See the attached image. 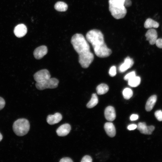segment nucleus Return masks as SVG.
Returning <instances> with one entry per match:
<instances>
[{"label":"nucleus","mask_w":162,"mask_h":162,"mask_svg":"<svg viewBox=\"0 0 162 162\" xmlns=\"http://www.w3.org/2000/svg\"><path fill=\"white\" fill-rule=\"evenodd\" d=\"M138 116L137 114H133L130 117L131 121H135L137 120L138 118Z\"/></svg>","instance_id":"31"},{"label":"nucleus","mask_w":162,"mask_h":162,"mask_svg":"<svg viewBox=\"0 0 162 162\" xmlns=\"http://www.w3.org/2000/svg\"><path fill=\"white\" fill-rule=\"evenodd\" d=\"M92 159L91 157L88 155H85L82 158L81 162H92Z\"/></svg>","instance_id":"26"},{"label":"nucleus","mask_w":162,"mask_h":162,"mask_svg":"<svg viewBox=\"0 0 162 162\" xmlns=\"http://www.w3.org/2000/svg\"><path fill=\"white\" fill-rule=\"evenodd\" d=\"M98 102V96L95 93H93L92 94L91 98L90 100L86 105L88 108H91L96 106Z\"/></svg>","instance_id":"19"},{"label":"nucleus","mask_w":162,"mask_h":162,"mask_svg":"<svg viewBox=\"0 0 162 162\" xmlns=\"http://www.w3.org/2000/svg\"><path fill=\"white\" fill-rule=\"evenodd\" d=\"M109 73L110 76L112 77L115 76L116 74V67L115 66H112L110 69Z\"/></svg>","instance_id":"25"},{"label":"nucleus","mask_w":162,"mask_h":162,"mask_svg":"<svg viewBox=\"0 0 162 162\" xmlns=\"http://www.w3.org/2000/svg\"><path fill=\"white\" fill-rule=\"evenodd\" d=\"M30 124L28 120L25 118L19 119L14 123L13 129L15 134L19 136L26 135L30 129Z\"/></svg>","instance_id":"4"},{"label":"nucleus","mask_w":162,"mask_h":162,"mask_svg":"<svg viewBox=\"0 0 162 162\" xmlns=\"http://www.w3.org/2000/svg\"><path fill=\"white\" fill-rule=\"evenodd\" d=\"M106 119L108 121H112L116 118V113L114 107L111 106L107 107L104 111Z\"/></svg>","instance_id":"11"},{"label":"nucleus","mask_w":162,"mask_h":162,"mask_svg":"<svg viewBox=\"0 0 162 162\" xmlns=\"http://www.w3.org/2000/svg\"><path fill=\"white\" fill-rule=\"evenodd\" d=\"M87 40L91 44L96 55L100 58H106L112 53V51L105 43L104 35L99 30L89 31L86 35Z\"/></svg>","instance_id":"2"},{"label":"nucleus","mask_w":162,"mask_h":162,"mask_svg":"<svg viewBox=\"0 0 162 162\" xmlns=\"http://www.w3.org/2000/svg\"><path fill=\"white\" fill-rule=\"evenodd\" d=\"M71 43L79 55V62L82 67H88L94 60V56L90 51L88 41L82 34L76 33L72 37Z\"/></svg>","instance_id":"1"},{"label":"nucleus","mask_w":162,"mask_h":162,"mask_svg":"<svg viewBox=\"0 0 162 162\" xmlns=\"http://www.w3.org/2000/svg\"><path fill=\"white\" fill-rule=\"evenodd\" d=\"M27 32V28L24 24H21L17 25L15 28L14 33L15 35L18 38H21L24 36Z\"/></svg>","instance_id":"13"},{"label":"nucleus","mask_w":162,"mask_h":162,"mask_svg":"<svg viewBox=\"0 0 162 162\" xmlns=\"http://www.w3.org/2000/svg\"><path fill=\"white\" fill-rule=\"evenodd\" d=\"M136 73L135 71H131L126 74L124 77V79L128 81L130 79L136 76Z\"/></svg>","instance_id":"23"},{"label":"nucleus","mask_w":162,"mask_h":162,"mask_svg":"<svg viewBox=\"0 0 162 162\" xmlns=\"http://www.w3.org/2000/svg\"><path fill=\"white\" fill-rule=\"evenodd\" d=\"M71 129L70 125L66 123L60 126L57 129L56 132L58 136H64L69 133Z\"/></svg>","instance_id":"12"},{"label":"nucleus","mask_w":162,"mask_h":162,"mask_svg":"<svg viewBox=\"0 0 162 162\" xmlns=\"http://www.w3.org/2000/svg\"><path fill=\"white\" fill-rule=\"evenodd\" d=\"M134 64L133 59L129 57H127L125 58L124 62L119 66L118 70L121 73L124 72L131 68Z\"/></svg>","instance_id":"10"},{"label":"nucleus","mask_w":162,"mask_h":162,"mask_svg":"<svg viewBox=\"0 0 162 162\" xmlns=\"http://www.w3.org/2000/svg\"><path fill=\"white\" fill-rule=\"evenodd\" d=\"M157 99V97L155 95L151 96L148 99L145 106V109L146 111H150L152 109L156 103Z\"/></svg>","instance_id":"16"},{"label":"nucleus","mask_w":162,"mask_h":162,"mask_svg":"<svg viewBox=\"0 0 162 162\" xmlns=\"http://www.w3.org/2000/svg\"><path fill=\"white\" fill-rule=\"evenodd\" d=\"M48 52L47 47L44 45L39 46L36 48L33 52L34 58L37 59L42 58Z\"/></svg>","instance_id":"9"},{"label":"nucleus","mask_w":162,"mask_h":162,"mask_svg":"<svg viewBox=\"0 0 162 162\" xmlns=\"http://www.w3.org/2000/svg\"><path fill=\"white\" fill-rule=\"evenodd\" d=\"M62 119V115L58 112L55 113L54 115H48L47 118V122L50 125L57 124L60 122Z\"/></svg>","instance_id":"14"},{"label":"nucleus","mask_w":162,"mask_h":162,"mask_svg":"<svg viewBox=\"0 0 162 162\" xmlns=\"http://www.w3.org/2000/svg\"><path fill=\"white\" fill-rule=\"evenodd\" d=\"M5 101L4 99L0 97V110L2 109L5 105Z\"/></svg>","instance_id":"28"},{"label":"nucleus","mask_w":162,"mask_h":162,"mask_svg":"<svg viewBox=\"0 0 162 162\" xmlns=\"http://www.w3.org/2000/svg\"><path fill=\"white\" fill-rule=\"evenodd\" d=\"M125 0H109V10L112 16L116 19L123 18L127 11L125 6Z\"/></svg>","instance_id":"3"},{"label":"nucleus","mask_w":162,"mask_h":162,"mask_svg":"<svg viewBox=\"0 0 162 162\" xmlns=\"http://www.w3.org/2000/svg\"><path fill=\"white\" fill-rule=\"evenodd\" d=\"M155 44L158 47L162 49V38L157 39Z\"/></svg>","instance_id":"27"},{"label":"nucleus","mask_w":162,"mask_h":162,"mask_svg":"<svg viewBox=\"0 0 162 162\" xmlns=\"http://www.w3.org/2000/svg\"><path fill=\"white\" fill-rule=\"evenodd\" d=\"M49 71L46 69L40 70L34 75V78L36 82H40L50 78Z\"/></svg>","instance_id":"6"},{"label":"nucleus","mask_w":162,"mask_h":162,"mask_svg":"<svg viewBox=\"0 0 162 162\" xmlns=\"http://www.w3.org/2000/svg\"><path fill=\"white\" fill-rule=\"evenodd\" d=\"M159 23L152 19L148 18L146 20L144 27L146 28H157L159 26Z\"/></svg>","instance_id":"17"},{"label":"nucleus","mask_w":162,"mask_h":162,"mask_svg":"<svg viewBox=\"0 0 162 162\" xmlns=\"http://www.w3.org/2000/svg\"><path fill=\"white\" fill-rule=\"evenodd\" d=\"M59 81L55 78L50 79L40 82H36L35 86L39 90H43L46 88H54L58 86Z\"/></svg>","instance_id":"5"},{"label":"nucleus","mask_w":162,"mask_h":162,"mask_svg":"<svg viewBox=\"0 0 162 162\" xmlns=\"http://www.w3.org/2000/svg\"><path fill=\"white\" fill-rule=\"evenodd\" d=\"M67 4L65 2H58L54 5V8L57 10L64 12L66 11L68 9Z\"/></svg>","instance_id":"21"},{"label":"nucleus","mask_w":162,"mask_h":162,"mask_svg":"<svg viewBox=\"0 0 162 162\" xmlns=\"http://www.w3.org/2000/svg\"><path fill=\"white\" fill-rule=\"evenodd\" d=\"M131 4L132 2L130 0H125L124 5L126 7H130Z\"/></svg>","instance_id":"32"},{"label":"nucleus","mask_w":162,"mask_h":162,"mask_svg":"<svg viewBox=\"0 0 162 162\" xmlns=\"http://www.w3.org/2000/svg\"><path fill=\"white\" fill-rule=\"evenodd\" d=\"M122 94L123 97L125 99L128 100L133 96V92L130 88H126L123 90Z\"/></svg>","instance_id":"22"},{"label":"nucleus","mask_w":162,"mask_h":162,"mask_svg":"<svg viewBox=\"0 0 162 162\" xmlns=\"http://www.w3.org/2000/svg\"><path fill=\"white\" fill-rule=\"evenodd\" d=\"M141 82V78L136 76L128 80V85L131 87H135L138 86Z\"/></svg>","instance_id":"20"},{"label":"nucleus","mask_w":162,"mask_h":162,"mask_svg":"<svg viewBox=\"0 0 162 162\" xmlns=\"http://www.w3.org/2000/svg\"><path fill=\"white\" fill-rule=\"evenodd\" d=\"M155 117L159 121H162V111L161 110H158L154 113Z\"/></svg>","instance_id":"24"},{"label":"nucleus","mask_w":162,"mask_h":162,"mask_svg":"<svg viewBox=\"0 0 162 162\" xmlns=\"http://www.w3.org/2000/svg\"><path fill=\"white\" fill-rule=\"evenodd\" d=\"M137 128L141 133L145 134L150 135L152 134L155 128L152 125L147 126L145 122H140L138 124Z\"/></svg>","instance_id":"7"},{"label":"nucleus","mask_w":162,"mask_h":162,"mask_svg":"<svg viewBox=\"0 0 162 162\" xmlns=\"http://www.w3.org/2000/svg\"><path fill=\"white\" fill-rule=\"evenodd\" d=\"M137 127L136 124H132L128 125L127 128L129 130H132L136 129Z\"/></svg>","instance_id":"30"},{"label":"nucleus","mask_w":162,"mask_h":162,"mask_svg":"<svg viewBox=\"0 0 162 162\" xmlns=\"http://www.w3.org/2000/svg\"><path fill=\"white\" fill-rule=\"evenodd\" d=\"M60 162H73L72 159L68 157L64 158L61 159L59 161Z\"/></svg>","instance_id":"29"},{"label":"nucleus","mask_w":162,"mask_h":162,"mask_svg":"<svg viewBox=\"0 0 162 162\" xmlns=\"http://www.w3.org/2000/svg\"><path fill=\"white\" fill-rule=\"evenodd\" d=\"M145 36L146 40L149 41L151 45H153L155 44L158 37L157 32L155 29L150 28L147 31Z\"/></svg>","instance_id":"8"},{"label":"nucleus","mask_w":162,"mask_h":162,"mask_svg":"<svg viewBox=\"0 0 162 162\" xmlns=\"http://www.w3.org/2000/svg\"><path fill=\"white\" fill-rule=\"evenodd\" d=\"M104 127L105 132L109 136L112 137L115 136L116 129L112 123L110 122L106 123L104 124Z\"/></svg>","instance_id":"15"},{"label":"nucleus","mask_w":162,"mask_h":162,"mask_svg":"<svg viewBox=\"0 0 162 162\" xmlns=\"http://www.w3.org/2000/svg\"><path fill=\"white\" fill-rule=\"evenodd\" d=\"M3 138V136L2 134L0 133V142L2 140Z\"/></svg>","instance_id":"33"},{"label":"nucleus","mask_w":162,"mask_h":162,"mask_svg":"<svg viewBox=\"0 0 162 162\" xmlns=\"http://www.w3.org/2000/svg\"><path fill=\"white\" fill-rule=\"evenodd\" d=\"M96 89L98 94L102 95L106 93L109 90V88L106 84L101 83L97 87Z\"/></svg>","instance_id":"18"}]
</instances>
